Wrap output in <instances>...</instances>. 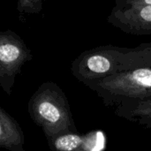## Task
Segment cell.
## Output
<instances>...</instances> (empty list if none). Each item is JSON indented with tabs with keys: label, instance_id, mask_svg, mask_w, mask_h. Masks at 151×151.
I'll return each mask as SVG.
<instances>
[{
	"label": "cell",
	"instance_id": "6da1fadb",
	"mask_svg": "<svg viewBox=\"0 0 151 151\" xmlns=\"http://www.w3.org/2000/svg\"><path fill=\"white\" fill-rule=\"evenodd\" d=\"M151 67V43L135 48L101 46L81 53L72 63L73 76L87 85L104 77Z\"/></svg>",
	"mask_w": 151,
	"mask_h": 151
},
{
	"label": "cell",
	"instance_id": "7a4b0ae2",
	"mask_svg": "<svg viewBox=\"0 0 151 151\" xmlns=\"http://www.w3.org/2000/svg\"><path fill=\"white\" fill-rule=\"evenodd\" d=\"M27 110L30 118L42 129L47 139L63 133L78 132L68 100L54 82L47 81L38 88L28 102Z\"/></svg>",
	"mask_w": 151,
	"mask_h": 151
},
{
	"label": "cell",
	"instance_id": "3957f363",
	"mask_svg": "<svg viewBox=\"0 0 151 151\" xmlns=\"http://www.w3.org/2000/svg\"><path fill=\"white\" fill-rule=\"evenodd\" d=\"M88 87L103 96L143 99L151 96V67L112 74L89 82Z\"/></svg>",
	"mask_w": 151,
	"mask_h": 151
},
{
	"label": "cell",
	"instance_id": "277c9868",
	"mask_svg": "<svg viewBox=\"0 0 151 151\" xmlns=\"http://www.w3.org/2000/svg\"><path fill=\"white\" fill-rule=\"evenodd\" d=\"M33 58L30 49L15 32L0 30V87L11 95L24 64Z\"/></svg>",
	"mask_w": 151,
	"mask_h": 151
},
{
	"label": "cell",
	"instance_id": "5b68a950",
	"mask_svg": "<svg viewBox=\"0 0 151 151\" xmlns=\"http://www.w3.org/2000/svg\"><path fill=\"white\" fill-rule=\"evenodd\" d=\"M108 21L121 31L135 35H151V4L115 7Z\"/></svg>",
	"mask_w": 151,
	"mask_h": 151
},
{
	"label": "cell",
	"instance_id": "8992f818",
	"mask_svg": "<svg viewBox=\"0 0 151 151\" xmlns=\"http://www.w3.org/2000/svg\"><path fill=\"white\" fill-rule=\"evenodd\" d=\"M50 151H103L105 147V136L101 131H93L86 134L68 132L47 139Z\"/></svg>",
	"mask_w": 151,
	"mask_h": 151
},
{
	"label": "cell",
	"instance_id": "52a82bcc",
	"mask_svg": "<svg viewBox=\"0 0 151 151\" xmlns=\"http://www.w3.org/2000/svg\"><path fill=\"white\" fill-rule=\"evenodd\" d=\"M25 137L19 123L0 107V148L9 151H27Z\"/></svg>",
	"mask_w": 151,
	"mask_h": 151
},
{
	"label": "cell",
	"instance_id": "ba28073f",
	"mask_svg": "<svg viewBox=\"0 0 151 151\" xmlns=\"http://www.w3.org/2000/svg\"><path fill=\"white\" fill-rule=\"evenodd\" d=\"M43 0H18L17 10L21 14H38L42 10Z\"/></svg>",
	"mask_w": 151,
	"mask_h": 151
},
{
	"label": "cell",
	"instance_id": "9c48e42d",
	"mask_svg": "<svg viewBox=\"0 0 151 151\" xmlns=\"http://www.w3.org/2000/svg\"><path fill=\"white\" fill-rule=\"evenodd\" d=\"M134 115L151 121V96L139 99L134 111Z\"/></svg>",
	"mask_w": 151,
	"mask_h": 151
},
{
	"label": "cell",
	"instance_id": "30bf717a",
	"mask_svg": "<svg viewBox=\"0 0 151 151\" xmlns=\"http://www.w3.org/2000/svg\"><path fill=\"white\" fill-rule=\"evenodd\" d=\"M127 5H137V4H151V0H123Z\"/></svg>",
	"mask_w": 151,
	"mask_h": 151
}]
</instances>
